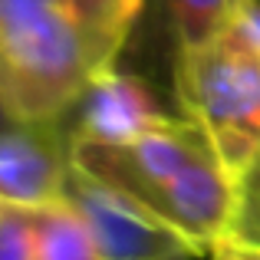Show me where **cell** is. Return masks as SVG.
Here are the masks:
<instances>
[{
    "label": "cell",
    "mask_w": 260,
    "mask_h": 260,
    "mask_svg": "<svg viewBox=\"0 0 260 260\" xmlns=\"http://www.w3.org/2000/svg\"><path fill=\"white\" fill-rule=\"evenodd\" d=\"M145 0H0V89L13 119L66 115L115 66Z\"/></svg>",
    "instance_id": "6da1fadb"
},
{
    "label": "cell",
    "mask_w": 260,
    "mask_h": 260,
    "mask_svg": "<svg viewBox=\"0 0 260 260\" xmlns=\"http://www.w3.org/2000/svg\"><path fill=\"white\" fill-rule=\"evenodd\" d=\"M73 161L125 191L208 254L234 208V175L188 115L122 142L73 139Z\"/></svg>",
    "instance_id": "7a4b0ae2"
},
{
    "label": "cell",
    "mask_w": 260,
    "mask_h": 260,
    "mask_svg": "<svg viewBox=\"0 0 260 260\" xmlns=\"http://www.w3.org/2000/svg\"><path fill=\"white\" fill-rule=\"evenodd\" d=\"M175 99L181 115L208 132L231 175L241 172L260 148V33L250 10L175 56Z\"/></svg>",
    "instance_id": "3957f363"
},
{
    "label": "cell",
    "mask_w": 260,
    "mask_h": 260,
    "mask_svg": "<svg viewBox=\"0 0 260 260\" xmlns=\"http://www.w3.org/2000/svg\"><path fill=\"white\" fill-rule=\"evenodd\" d=\"M59 194L83 214L106 260H191L204 254L191 237L161 221L125 191L73 161Z\"/></svg>",
    "instance_id": "277c9868"
},
{
    "label": "cell",
    "mask_w": 260,
    "mask_h": 260,
    "mask_svg": "<svg viewBox=\"0 0 260 260\" xmlns=\"http://www.w3.org/2000/svg\"><path fill=\"white\" fill-rule=\"evenodd\" d=\"M73 165V135L66 115L13 119L0 132V198L37 204L63 191Z\"/></svg>",
    "instance_id": "5b68a950"
},
{
    "label": "cell",
    "mask_w": 260,
    "mask_h": 260,
    "mask_svg": "<svg viewBox=\"0 0 260 260\" xmlns=\"http://www.w3.org/2000/svg\"><path fill=\"white\" fill-rule=\"evenodd\" d=\"M175 119L178 115H168L142 79L115 73V66L106 70L102 76H95L66 112L73 139H99V142L135 139V135L161 128Z\"/></svg>",
    "instance_id": "8992f818"
},
{
    "label": "cell",
    "mask_w": 260,
    "mask_h": 260,
    "mask_svg": "<svg viewBox=\"0 0 260 260\" xmlns=\"http://www.w3.org/2000/svg\"><path fill=\"white\" fill-rule=\"evenodd\" d=\"M40 260H106L89 224L63 194L30 204Z\"/></svg>",
    "instance_id": "52a82bcc"
},
{
    "label": "cell",
    "mask_w": 260,
    "mask_h": 260,
    "mask_svg": "<svg viewBox=\"0 0 260 260\" xmlns=\"http://www.w3.org/2000/svg\"><path fill=\"white\" fill-rule=\"evenodd\" d=\"M257 0H165L168 30L175 37V56L214 40L234 26Z\"/></svg>",
    "instance_id": "ba28073f"
},
{
    "label": "cell",
    "mask_w": 260,
    "mask_h": 260,
    "mask_svg": "<svg viewBox=\"0 0 260 260\" xmlns=\"http://www.w3.org/2000/svg\"><path fill=\"white\" fill-rule=\"evenodd\" d=\"M221 241L260 247V148L234 175V208Z\"/></svg>",
    "instance_id": "9c48e42d"
},
{
    "label": "cell",
    "mask_w": 260,
    "mask_h": 260,
    "mask_svg": "<svg viewBox=\"0 0 260 260\" xmlns=\"http://www.w3.org/2000/svg\"><path fill=\"white\" fill-rule=\"evenodd\" d=\"M0 260H40L30 204L0 198Z\"/></svg>",
    "instance_id": "30bf717a"
},
{
    "label": "cell",
    "mask_w": 260,
    "mask_h": 260,
    "mask_svg": "<svg viewBox=\"0 0 260 260\" xmlns=\"http://www.w3.org/2000/svg\"><path fill=\"white\" fill-rule=\"evenodd\" d=\"M208 254H211V260H260V247L237 244V241H217Z\"/></svg>",
    "instance_id": "8fae6325"
},
{
    "label": "cell",
    "mask_w": 260,
    "mask_h": 260,
    "mask_svg": "<svg viewBox=\"0 0 260 260\" xmlns=\"http://www.w3.org/2000/svg\"><path fill=\"white\" fill-rule=\"evenodd\" d=\"M10 122H13V112H10V106H7V99H4V89H0V132H4Z\"/></svg>",
    "instance_id": "7c38bea8"
},
{
    "label": "cell",
    "mask_w": 260,
    "mask_h": 260,
    "mask_svg": "<svg viewBox=\"0 0 260 260\" xmlns=\"http://www.w3.org/2000/svg\"><path fill=\"white\" fill-rule=\"evenodd\" d=\"M250 20H254V26H257V33H260V4L250 7Z\"/></svg>",
    "instance_id": "4fadbf2b"
}]
</instances>
